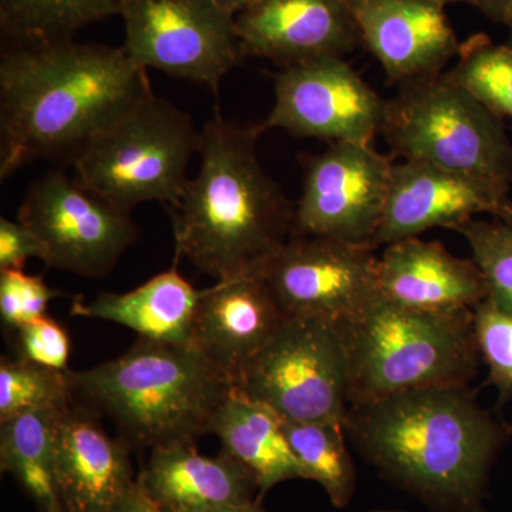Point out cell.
I'll use <instances>...</instances> for the list:
<instances>
[{
  "mask_svg": "<svg viewBox=\"0 0 512 512\" xmlns=\"http://www.w3.org/2000/svg\"><path fill=\"white\" fill-rule=\"evenodd\" d=\"M350 443L377 473L436 512H488V477L512 424L471 384L394 394L350 407Z\"/></svg>",
  "mask_w": 512,
  "mask_h": 512,
  "instance_id": "6da1fadb",
  "label": "cell"
},
{
  "mask_svg": "<svg viewBox=\"0 0 512 512\" xmlns=\"http://www.w3.org/2000/svg\"><path fill=\"white\" fill-rule=\"evenodd\" d=\"M153 93L124 47L9 46L0 62V178L33 160H76L104 128Z\"/></svg>",
  "mask_w": 512,
  "mask_h": 512,
  "instance_id": "7a4b0ae2",
  "label": "cell"
},
{
  "mask_svg": "<svg viewBox=\"0 0 512 512\" xmlns=\"http://www.w3.org/2000/svg\"><path fill=\"white\" fill-rule=\"evenodd\" d=\"M265 131L215 113L201 130L200 170L171 208L177 255L217 282L264 275L293 234L295 204L259 163Z\"/></svg>",
  "mask_w": 512,
  "mask_h": 512,
  "instance_id": "3957f363",
  "label": "cell"
},
{
  "mask_svg": "<svg viewBox=\"0 0 512 512\" xmlns=\"http://www.w3.org/2000/svg\"><path fill=\"white\" fill-rule=\"evenodd\" d=\"M74 394L114 421L133 446L194 443L211 433L234 390L191 345L140 338L123 356L70 372Z\"/></svg>",
  "mask_w": 512,
  "mask_h": 512,
  "instance_id": "277c9868",
  "label": "cell"
},
{
  "mask_svg": "<svg viewBox=\"0 0 512 512\" xmlns=\"http://www.w3.org/2000/svg\"><path fill=\"white\" fill-rule=\"evenodd\" d=\"M335 328L348 359L350 407L471 384L480 369L474 309L419 311L377 296Z\"/></svg>",
  "mask_w": 512,
  "mask_h": 512,
  "instance_id": "5b68a950",
  "label": "cell"
},
{
  "mask_svg": "<svg viewBox=\"0 0 512 512\" xmlns=\"http://www.w3.org/2000/svg\"><path fill=\"white\" fill-rule=\"evenodd\" d=\"M380 134L394 156L424 161L510 192L512 143L494 116L447 73L400 84Z\"/></svg>",
  "mask_w": 512,
  "mask_h": 512,
  "instance_id": "8992f818",
  "label": "cell"
},
{
  "mask_svg": "<svg viewBox=\"0 0 512 512\" xmlns=\"http://www.w3.org/2000/svg\"><path fill=\"white\" fill-rule=\"evenodd\" d=\"M201 131L190 114L154 93L104 128L73 161L76 177L121 210L183 197Z\"/></svg>",
  "mask_w": 512,
  "mask_h": 512,
  "instance_id": "52a82bcc",
  "label": "cell"
},
{
  "mask_svg": "<svg viewBox=\"0 0 512 512\" xmlns=\"http://www.w3.org/2000/svg\"><path fill=\"white\" fill-rule=\"evenodd\" d=\"M235 390L285 421L345 426L348 359L338 330L320 320L285 318Z\"/></svg>",
  "mask_w": 512,
  "mask_h": 512,
  "instance_id": "ba28073f",
  "label": "cell"
},
{
  "mask_svg": "<svg viewBox=\"0 0 512 512\" xmlns=\"http://www.w3.org/2000/svg\"><path fill=\"white\" fill-rule=\"evenodd\" d=\"M124 50L141 69L204 84L215 93L241 59L235 15L215 0H121Z\"/></svg>",
  "mask_w": 512,
  "mask_h": 512,
  "instance_id": "9c48e42d",
  "label": "cell"
},
{
  "mask_svg": "<svg viewBox=\"0 0 512 512\" xmlns=\"http://www.w3.org/2000/svg\"><path fill=\"white\" fill-rule=\"evenodd\" d=\"M18 220L45 242L47 266L86 278L109 275L138 238L130 211L62 171L30 185Z\"/></svg>",
  "mask_w": 512,
  "mask_h": 512,
  "instance_id": "30bf717a",
  "label": "cell"
},
{
  "mask_svg": "<svg viewBox=\"0 0 512 512\" xmlns=\"http://www.w3.org/2000/svg\"><path fill=\"white\" fill-rule=\"evenodd\" d=\"M375 251L335 238L292 235L262 276L285 318L336 326L379 296Z\"/></svg>",
  "mask_w": 512,
  "mask_h": 512,
  "instance_id": "8fae6325",
  "label": "cell"
},
{
  "mask_svg": "<svg viewBox=\"0 0 512 512\" xmlns=\"http://www.w3.org/2000/svg\"><path fill=\"white\" fill-rule=\"evenodd\" d=\"M392 168L389 158L367 144L333 143L309 157L292 235L375 248Z\"/></svg>",
  "mask_w": 512,
  "mask_h": 512,
  "instance_id": "7c38bea8",
  "label": "cell"
},
{
  "mask_svg": "<svg viewBox=\"0 0 512 512\" xmlns=\"http://www.w3.org/2000/svg\"><path fill=\"white\" fill-rule=\"evenodd\" d=\"M384 101L345 57H323L279 69L275 104L266 130L333 143L372 146L382 126Z\"/></svg>",
  "mask_w": 512,
  "mask_h": 512,
  "instance_id": "4fadbf2b",
  "label": "cell"
},
{
  "mask_svg": "<svg viewBox=\"0 0 512 512\" xmlns=\"http://www.w3.org/2000/svg\"><path fill=\"white\" fill-rule=\"evenodd\" d=\"M507 192L424 161L393 164L375 248L419 237L433 228L456 231L478 214L500 212Z\"/></svg>",
  "mask_w": 512,
  "mask_h": 512,
  "instance_id": "5bb4252c",
  "label": "cell"
},
{
  "mask_svg": "<svg viewBox=\"0 0 512 512\" xmlns=\"http://www.w3.org/2000/svg\"><path fill=\"white\" fill-rule=\"evenodd\" d=\"M242 55L279 66L345 57L362 43L345 0H259L235 16Z\"/></svg>",
  "mask_w": 512,
  "mask_h": 512,
  "instance_id": "9a60e30c",
  "label": "cell"
},
{
  "mask_svg": "<svg viewBox=\"0 0 512 512\" xmlns=\"http://www.w3.org/2000/svg\"><path fill=\"white\" fill-rule=\"evenodd\" d=\"M284 320L264 276L218 281L202 289L190 345L237 389Z\"/></svg>",
  "mask_w": 512,
  "mask_h": 512,
  "instance_id": "2e32d148",
  "label": "cell"
},
{
  "mask_svg": "<svg viewBox=\"0 0 512 512\" xmlns=\"http://www.w3.org/2000/svg\"><path fill=\"white\" fill-rule=\"evenodd\" d=\"M390 83L443 73L461 43L434 0H345Z\"/></svg>",
  "mask_w": 512,
  "mask_h": 512,
  "instance_id": "e0dca14e",
  "label": "cell"
},
{
  "mask_svg": "<svg viewBox=\"0 0 512 512\" xmlns=\"http://www.w3.org/2000/svg\"><path fill=\"white\" fill-rule=\"evenodd\" d=\"M53 477L69 512H110L137 481L127 444L107 436L92 413L73 403L57 430Z\"/></svg>",
  "mask_w": 512,
  "mask_h": 512,
  "instance_id": "ac0fdd59",
  "label": "cell"
},
{
  "mask_svg": "<svg viewBox=\"0 0 512 512\" xmlns=\"http://www.w3.org/2000/svg\"><path fill=\"white\" fill-rule=\"evenodd\" d=\"M377 292L384 301L431 312L476 309L488 299L473 259L457 258L440 242L417 237L386 245L377 261Z\"/></svg>",
  "mask_w": 512,
  "mask_h": 512,
  "instance_id": "d6986e66",
  "label": "cell"
},
{
  "mask_svg": "<svg viewBox=\"0 0 512 512\" xmlns=\"http://www.w3.org/2000/svg\"><path fill=\"white\" fill-rule=\"evenodd\" d=\"M194 443H175L151 450L137 483L167 512H200L229 504L262 501L254 474L221 451L198 453Z\"/></svg>",
  "mask_w": 512,
  "mask_h": 512,
  "instance_id": "ffe728a7",
  "label": "cell"
},
{
  "mask_svg": "<svg viewBox=\"0 0 512 512\" xmlns=\"http://www.w3.org/2000/svg\"><path fill=\"white\" fill-rule=\"evenodd\" d=\"M201 295L202 289H195L174 265L133 291L104 292L92 302H74L72 315L119 323L143 339L190 345Z\"/></svg>",
  "mask_w": 512,
  "mask_h": 512,
  "instance_id": "44dd1931",
  "label": "cell"
},
{
  "mask_svg": "<svg viewBox=\"0 0 512 512\" xmlns=\"http://www.w3.org/2000/svg\"><path fill=\"white\" fill-rule=\"evenodd\" d=\"M211 433L221 440L222 451L254 474L261 500L275 485L306 480L286 439L284 420L265 404L235 389L215 414Z\"/></svg>",
  "mask_w": 512,
  "mask_h": 512,
  "instance_id": "7402d4cb",
  "label": "cell"
},
{
  "mask_svg": "<svg viewBox=\"0 0 512 512\" xmlns=\"http://www.w3.org/2000/svg\"><path fill=\"white\" fill-rule=\"evenodd\" d=\"M66 407H49L19 414L0 430V468L16 481L46 512L57 495L53 477V456L57 430Z\"/></svg>",
  "mask_w": 512,
  "mask_h": 512,
  "instance_id": "603a6c76",
  "label": "cell"
},
{
  "mask_svg": "<svg viewBox=\"0 0 512 512\" xmlns=\"http://www.w3.org/2000/svg\"><path fill=\"white\" fill-rule=\"evenodd\" d=\"M121 0H0V29L10 46L67 42L79 30L119 15Z\"/></svg>",
  "mask_w": 512,
  "mask_h": 512,
  "instance_id": "cb8c5ba5",
  "label": "cell"
},
{
  "mask_svg": "<svg viewBox=\"0 0 512 512\" xmlns=\"http://www.w3.org/2000/svg\"><path fill=\"white\" fill-rule=\"evenodd\" d=\"M286 439L306 480L316 481L336 508L348 507L356 490V468L340 423H295L284 420Z\"/></svg>",
  "mask_w": 512,
  "mask_h": 512,
  "instance_id": "d4e9b609",
  "label": "cell"
},
{
  "mask_svg": "<svg viewBox=\"0 0 512 512\" xmlns=\"http://www.w3.org/2000/svg\"><path fill=\"white\" fill-rule=\"evenodd\" d=\"M458 60L447 73L498 119H512V49L494 45L478 33L461 43Z\"/></svg>",
  "mask_w": 512,
  "mask_h": 512,
  "instance_id": "484cf974",
  "label": "cell"
},
{
  "mask_svg": "<svg viewBox=\"0 0 512 512\" xmlns=\"http://www.w3.org/2000/svg\"><path fill=\"white\" fill-rule=\"evenodd\" d=\"M69 370H56L28 360L0 362V424L19 414L73 403Z\"/></svg>",
  "mask_w": 512,
  "mask_h": 512,
  "instance_id": "4316f807",
  "label": "cell"
},
{
  "mask_svg": "<svg viewBox=\"0 0 512 512\" xmlns=\"http://www.w3.org/2000/svg\"><path fill=\"white\" fill-rule=\"evenodd\" d=\"M456 231L470 244L473 261L487 284L488 301L512 315V225L500 218H474Z\"/></svg>",
  "mask_w": 512,
  "mask_h": 512,
  "instance_id": "83f0119b",
  "label": "cell"
},
{
  "mask_svg": "<svg viewBox=\"0 0 512 512\" xmlns=\"http://www.w3.org/2000/svg\"><path fill=\"white\" fill-rule=\"evenodd\" d=\"M481 360L488 366L485 384L494 386L500 406L512 400V315L484 301L474 309Z\"/></svg>",
  "mask_w": 512,
  "mask_h": 512,
  "instance_id": "f1b7e54d",
  "label": "cell"
},
{
  "mask_svg": "<svg viewBox=\"0 0 512 512\" xmlns=\"http://www.w3.org/2000/svg\"><path fill=\"white\" fill-rule=\"evenodd\" d=\"M56 296L42 276L25 274L22 269L0 271V318L8 328L18 329L42 318Z\"/></svg>",
  "mask_w": 512,
  "mask_h": 512,
  "instance_id": "f546056e",
  "label": "cell"
},
{
  "mask_svg": "<svg viewBox=\"0 0 512 512\" xmlns=\"http://www.w3.org/2000/svg\"><path fill=\"white\" fill-rule=\"evenodd\" d=\"M19 359L50 369L67 370L70 338L66 329L45 315L16 329Z\"/></svg>",
  "mask_w": 512,
  "mask_h": 512,
  "instance_id": "4dcf8cb0",
  "label": "cell"
},
{
  "mask_svg": "<svg viewBox=\"0 0 512 512\" xmlns=\"http://www.w3.org/2000/svg\"><path fill=\"white\" fill-rule=\"evenodd\" d=\"M47 249L35 232L23 222L0 218V271L22 269L30 258L45 262Z\"/></svg>",
  "mask_w": 512,
  "mask_h": 512,
  "instance_id": "1f68e13d",
  "label": "cell"
},
{
  "mask_svg": "<svg viewBox=\"0 0 512 512\" xmlns=\"http://www.w3.org/2000/svg\"><path fill=\"white\" fill-rule=\"evenodd\" d=\"M110 512H167L160 505L154 503L146 494V491L138 485L137 481L127 493L120 498L119 503L114 505Z\"/></svg>",
  "mask_w": 512,
  "mask_h": 512,
  "instance_id": "d6a6232c",
  "label": "cell"
},
{
  "mask_svg": "<svg viewBox=\"0 0 512 512\" xmlns=\"http://www.w3.org/2000/svg\"><path fill=\"white\" fill-rule=\"evenodd\" d=\"M434 2L441 6H446L448 3H467L483 12L494 23H503L504 25L505 15H507L512 0H434Z\"/></svg>",
  "mask_w": 512,
  "mask_h": 512,
  "instance_id": "836d02e7",
  "label": "cell"
},
{
  "mask_svg": "<svg viewBox=\"0 0 512 512\" xmlns=\"http://www.w3.org/2000/svg\"><path fill=\"white\" fill-rule=\"evenodd\" d=\"M200 512H268L262 507V501L256 500L247 504H229L221 507L210 508Z\"/></svg>",
  "mask_w": 512,
  "mask_h": 512,
  "instance_id": "e575fe53",
  "label": "cell"
},
{
  "mask_svg": "<svg viewBox=\"0 0 512 512\" xmlns=\"http://www.w3.org/2000/svg\"><path fill=\"white\" fill-rule=\"evenodd\" d=\"M215 2L220 3L222 8L237 16L239 13L244 12L245 9L251 8L252 5L258 3L259 0H215Z\"/></svg>",
  "mask_w": 512,
  "mask_h": 512,
  "instance_id": "d590c367",
  "label": "cell"
},
{
  "mask_svg": "<svg viewBox=\"0 0 512 512\" xmlns=\"http://www.w3.org/2000/svg\"><path fill=\"white\" fill-rule=\"evenodd\" d=\"M494 218H500V220H503L507 222V224L512 225V202H505L503 208H501L500 212H498Z\"/></svg>",
  "mask_w": 512,
  "mask_h": 512,
  "instance_id": "8d00e7d4",
  "label": "cell"
},
{
  "mask_svg": "<svg viewBox=\"0 0 512 512\" xmlns=\"http://www.w3.org/2000/svg\"><path fill=\"white\" fill-rule=\"evenodd\" d=\"M504 25L507 26L508 32H510V37H508L507 46L512 49V3L510 8L507 10V15H505Z\"/></svg>",
  "mask_w": 512,
  "mask_h": 512,
  "instance_id": "74e56055",
  "label": "cell"
},
{
  "mask_svg": "<svg viewBox=\"0 0 512 512\" xmlns=\"http://www.w3.org/2000/svg\"><path fill=\"white\" fill-rule=\"evenodd\" d=\"M46 512H69L66 508L63 507V504L60 503V500L55 501L49 508H47Z\"/></svg>",
  "mask_w": 512,
  "mask_h": 512,
  "instance_id": "f35d334b",
  "label": "cell"
},
{
  "mask_svg": "<svg viewBox=\"0 0 512 512\" xmlns=\"http://www.w3.org/2000/svg\"><path fill=\"white\" fill-rule=\"evenodd\" d=\"M369 512H403V511H387V510H377V511H369Z\"/></svg>",
  "mask_w": 512,
  "mask_h": 512,
  "instance_id": "ab89813d",
  "label": "cell"
}]
</instances>
